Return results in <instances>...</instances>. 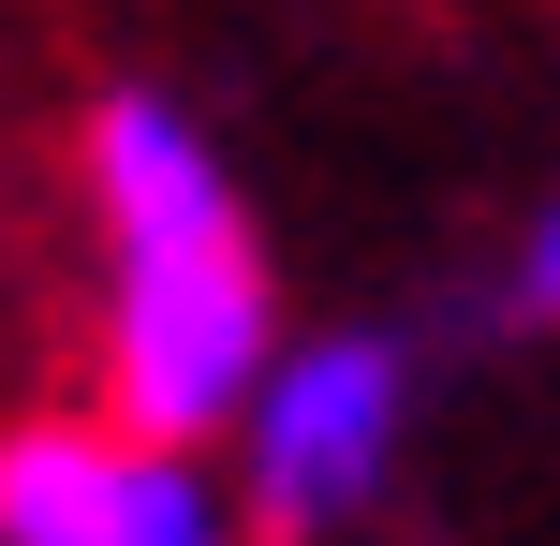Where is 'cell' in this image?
<instances>
[{
  "instance_id": "7a4b0ae2",
  "label": "cell",
  "mask_w": 560,
  "mask_h": 546,
  "mask_svg": "<svg viewBox=\"0 0 560 546\" xmlns=\"http://www.w3.org/2000/svg\"><path fill=\"white\" fill-rule=\"evenodd\" d=\"M398 414H413V370L398 340H295L266 370V399L236 414V458H252V518L266 532H339L398 458Z\"/></svg>"
},
{
  "instance_id": "277c9868",
  "label": "cell",
  "mask_w": 560,
  "mask_h": 546,
  "mask_svg": "<svg viewBox=\"0 0 560 546\" xmlns=\"http://www.w3.org/2000/svg\"><path fill=\"white\" fill-rule=\"evenodd\" d=\"M502 295H516V311H532V325H560V193L532 207V236H516V266H502Z\"/></svg>"
},
{
  "instance_id": "6da1fadb",
  "label": "cell",
  "mask_w": 560,
  "mask_h": 546,
  "mask_svg": "<svg viewBox=\"0 0 560 546\" xmlns=\"http://www.w3.org/2000/svg\"><path fill=\"white\" fill-rule=\"evenodd\" d=\"M89 207H104V384H118V429L192 458L280 370V340H266V236L236 207L222 148L163 89H118L89 118Z\"/></svg>"
},
{
  "instance_id": "3957f363",
  "label": "cell",
  "mask_w": 560,
  "mask_h": 546,
  "mask_svg": "<svg viewBox=\"0 0 560 546\" xmlns=\"http://www.w3.org/2000/svg\"><path fill=\"white\" fill-rule=\"evenodd\" d=\"M0 546H236L207 473L148 429H0Z\"/></svg>"
}]
</instances>
